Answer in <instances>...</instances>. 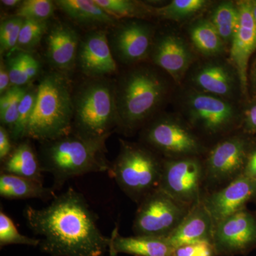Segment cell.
<instances>
[{
  "mask_svg": "<svg viewBox=\"0 0 256 256\" xmlns=\"http://www.w3.org/2000/svg\"><path fill=\"white\" fill-rule=\"evenodd\" d=\"M28 228L40 236V250L50 256H104L110 238L98 226V217L85 196L69 188L42 208L24 212Z\"/></svg>",
  "mask_w": 256,
  "mask_h": 256,
  "instance_id": "cell-1",
  "label": "cell"
},
{
  "mask_svg": "<svg viewBox=\"0 0 256 256\" xmlns=\"http://www.w3.org/2000/svg\"><path fill=\"white\" fill-rule=\"evenodd\" d=\"M104 137H84L72 131L68 134L42 142L40 156L42 170L53 176L52 188L57 191L72 178L89 173L108 172L106 142Z\"/></svg>",
  "mask_w": 256,
  "mask_h": 256,
  "instance_id": "cell-2",
  "label": "cell"
},
{
  "mask_svg": "<svg viewBox=\"0 0 256 256\" xmlns=\"http://www.w3.org/2000/svg\"><path fill=\"white\" fill-rule=\"evenodd\" d=\"M36 88L26 138L44 142L72 132L74 96L68 79L60 72H50L42 77Z\"/></svg>",
  "mask_w": 256,
  "mask_h": 256,
  "instance_id": "cell-3",
  "label": "cell"
},
{
  "mask_svg": "<svg viewBox=\"0 0 256 256\" xmlns=\"http://www.w3.org/2000/svg\"><path fill=\"white\" fill-rule=\"evenodd\" d=\"M74 131L84 137L112 134V130L120 124L116 88L106 79L85 82L74 96Z\"/></svg>",
  "mask_w": 256,
  "mask_h": 256,
  "instance_id": "cell-4",
  "label": "cell"
},
{
  "mask_svg": "<svg viewBox=\"0 0 256 256\" xmlns=\"http://www.w3.org/2000/svg\"><path fill=\"white\" fill-rule=\"evenodd\" d=\"M162 165L146 148L120 140V150L108 174L133 201L140 203L159 188Z\"/></svg>",
  "mask_w": 256,
  "mask_h": 256,
  "instance_id": "cell-5",
  "label": "cell"
},
{
  "mask_svg": "<svg viewBox=\"0 0 256 256\" xmlns=\"http://www.w3.org/2000/svg\"><path fill=\"white\" fill-rule=\"evenodd\" d=\"M164 92V84L152 70L141 68L128 74L116 88L120 124L128 128L140 124L159 105Z\"/></svg>",
  "mask_w": 256,
  "mask_h": 256,
  "instance_id": "cell-6",
  "label": "cell"
},
{
  "mask_svg": "<svg viewBox=\"0 0 256 256\" xmlns=\"http://www.w3.org/2000/svg\"><path fill=\"white\" fill-rule=\"evenodd\" d=\"M191 208L156 188L140 202L133 222V232L137 236L166 238Z\"/></svg>",
  "mask_w": 256,
  "mask_h": 256,
  "instance_id": "cell-7",
  "label": "cell"
},
{
  "mask_svg": "<svg viewBox=\"0 0 256 256\" xmlns=\"http://www.w3.org/2000/svg\"><path fill=\"white\" fill-rule=\"evenodd\" d=\"M202 168L194 158L168 161L162 164L159 188L184 204L192 207L202 201Z\"/></svg>",
  "mask_w": 256,
  "mask_h": 256,
  "instance_id": "cell-8",
  "label": "cell"
},
{
  "mask_svg": "<svg viewBox=\"0 0 256 256\" xmlns=\"http://www.w3.org/2000/svg\"><path fill=\"white\" fill-rule=\"evenodd\" d=\"M213 244L217 256L246 254L256 246V218L245 210L216 224Z\"/></svg>",
  "mask_w": 256,
  "mask_h": 256,
  "instance_id": "cell-9",
  "label": "cell"
},
{
  "mask_svg": "<svg viewBox=\"0 0 256 256\" xmlns=\"http://www.w3.org/2000/svg\"><path fill=\"white\" fill-rule=\"evenodd\" d=\"M256 194V180L242 174L230 182L226 188L214 192L203 200L214 226L244 210L246 203Z\"/></svg>",
  "mask_w": 256,
  "mask_h": 256,
  "instance_id": "cell-10",
  "label": "cell"
},
{
  "mask_svg": "<svg viewBox=\"0 0 256 256\" xmlns=\"http://www.w3.org/2000/svg\"><path fill=\"white\" fill-rule=\"evenodd\" d=\"M105 30H94L87 34L79 44L77 62L82 73L100 78L116 72L117 65Z\"/></svg>",
  "mask_w": 256,
  "mask_h": 256,
  "instance_id": "cell-11",
  "label": "cell"
},
{
  "mask_svg": "<svg viewBox=\"0 0 256 256\" xmlns=\"http://www.w3.org/2000/svg\"><path fill=\"white\" fill-rule=\"evenodd\" d=\"M239 21L232 38L230 57L238 73L242 92L247 87V70L250 57L256 50V24L252 12V2L238 3Z\"/></svg>",
  "mask_w": 256,
  "mask_h": 256,
  "instance_id": "cell-12",
  "label": "cell"
},
{
  "mask_svg": "<svg viewBox=\"0 0 256 256\" xmlns=\"http://www.w3.org/2000/svg\"><path fill=\"white\" fill-rule=\"evenodd\" d=\"M146 142L168 154L191 156L200 150V144L190 131L176 122L160 120L150 127Z\"/></svg>",
  "mask_w": 256,
  "mask_h": 256,
  "instance_id": "cell-13",
  "label": "cell"
},
{
  "mask_svg": "<svg viewBox=\"0 0 256 256\" xmlns=\"http://www.w3.org/2000/svg\"><path fill=\"white\" fill-rule=\"evenodd\" d=\"M245 146L242 140L232 138L218 143L206 162L207 175L214 182L238 178L245 164Z\"/></svg>",
  "mask_w": 256,
  "mask_h": 256,
  "instance_id": "cell-14",
  "label": "cell"
},
{
  "mask_svg": "<svg viewBox=\"0 0 256 256\" xmlns=\"http://www.w3.org/2000/svg\"><path fill=\"white\" fill-rule=\"evenodd\" d=\"M110 47L126 63H132L148 55L152 42V30L146 24L130 22L120 25L111 36Z\"/></svg>",
  "mask_w": 256,
  "mask_h": 256,
  "instance_id": "cell-15",
  "label": "cell"
},
{
  "mask_svg": "<svg viewBox=\"0 0 256 256\" xmlns=\"http://www.w3.org/2000/svg\"><path fill=\"white\" fill-rule=\"evenodd\" d=\"M214 223L203 200L192 206L178 228L166 240L174 248L202 242H213Z\"/></svg>",
  "mask_w": 256,
  "mask_h": 256,
  "instance_id": "cell-16",
  "label": "cell"
},
{
  "mask_svg": "<svg viewBox=\"0 0 256 256\" xmlns=\"http://www.w3.org/2000/svg\"><path fill=\"white\" fill-rule=\"evenodd\" d=\"M80 42L78 32L70 25H54L46 38V54L50 63L60 72L72 70L77 60Z\"/></svg>",
  "mask_w": 256,
  "mask_h": 256,
  "instance_id": "cell-17",
  "label": "cell"
},
{
  "mask_svg": "<svg viewBox=\"0 0 256 256\" xmlns=\"http://www.w3.org/2000/svg\"><path fill=\"white\" fill-rule=\"evenodd\" d=\"M188 106L193 119L210 132L223 129L234 117L232 106L214 96L195 94Z\"/></svg>",
  "mask_w": 256,
  "mask_h": 256,
  "instance_id": "cell-18",
  "label": "cell"
},
{
  "mask_svg": "<svg viewBox=\"0 0 256 256\" xmlns=\"http://www.w3.org/2000/svg\"><path fill=\"white\" fill-rule=\"evenodd\" d=\"M153 60L173 78H180L188 68L191 55L184 42L174 35L162 37L154 47Z\"/></svg>",
  "mask_w": 256,
  "mask_h": 256,
  "instance_id": "cell-19",
  "label": "cell"
},
{
  "mask_svg": "<svg viewBox=\"0 0 256 256\" xmlns=\"http://www.w3.org/2000/svg\"><path fill=\"white\" fill-rule=\"evenodd\" d=\"M111 242L118 254L132 256H172L174 248L166 238L137 236H122L118 224L111 234Z\"/></svg>",
  "mask_w": 256,
  "mask_h": 256,
  "instance_id": "cell-20",
  "label": "cell"
},
{
  "mask_svg": "<svg viewBox=\"0 0 256 256\" xmlns=\"http://www.w3.org/2000/svg\"><path fill=\"white\" fill-rule=\"evenodd\" d=\"M1 172L44 183L40 156L28 140L22 141L14 146L10 156L2 162Z\"/></svg>",
  "mask_w": 256,
  "mask_h": 256,
  "instance_id": "cell-21",
  "label": "cell"
},
{
  "mask_svg": "<svg viewBox=\"0 0 256 256\" xmlns=\"http://www.w3.org/2000/svg\"><path fill=\"white\" fill-rule=\"evenodd\" d=\"M0 196L6 200L40 198L48 201L57 196L53 188H47L36 180L10 174H0Z\"/></svg>",
  "mask_w": 256,
  "mask_h": 256,
  "instance_id": "cell-22",
  "label": "cell"
},
{
  "mask_svg": "<svg viewBox=\"0 0 256 256\" xmlns=\"http://www.w3.org/2000/svg\"><path fill=\"white\" fill-rule=\"evenodd\" d=\"M55 4L70 20L86 26L112 25L114 16L108 14L95 0H58Z\"/></svg>",
  "mask_w": 256,
  "mask_h": 256,
  "instance_id": "cell-23",
  "label": "cell"
},
{
  "mask_svg": "<svg viewBox=\"0 0 256 256\" xmlns=\"http://www.w3.org/2000/svg\"><path fill=\"white\" fill-rule=\"evenodd\" d=\"M195 82L203 90L216 95H228L232 80L228 70L220 65H208L196 74Z\"/></svg>",
  "mask_w": 256,
  "mask_h": 256,
  "instance_id": "cell-24",
  "label": "cell"
},
{
  "mask_svg": "<svg viewBox=\"0 0 256 256\" xmlns=\"http://www.w3.org/2000/svg\"><path fill=\"white\" fill-rule=\"evenodd\" d=\"M191 40L204 54L216 55L223 50V40L212 22L202 20L192 28Z\"/></svg>",
  "mask_w": 256,
  "mask_h": 256,
  "instance_id": "cell-25",
  "label": "cell"
},
{
  "mask_svg": "<svg viewBox=\"0 0 256 256\" xmlns=\"http://www.w3.org/2000/svg\"><path fill=\"white\" fill-rule=\"evenodd\" d=\"M238 21V6L232 2H223L216 8L210 22L222 40L230 41L236 32Z\"/></svg>",
  "mask_w": 256,
  "mask_h": 256,
  "instance_id": "cell-26",
  "label": "cell"
},
{
  "mask_svg": "<svg viewBox=\"0 0 256 256\" xmlns=\"http://www.w3.org/2000/svg\"><path fill=\"white\" fill-rule=\"evenodd\" d=\"M40 239L30 238L18 232L16 226L10 216L1 210L0 212V247L11 245H23L37 247Z\"/></svg>",
  "mask_w": 256,
  "mask_h": 256,
  "instance_id": "cell-27",
  "label": "cell"
},
{
  "mask_svg": "<svg viewBox=\"0 0 256 256\" xmlns=\"http://www.w3.org/2000/svg\"><path fill=\"white\" fill-rule=\"evenodd\" d=\"M37 88H28L24 94L20 107H18V120L13 130L10 133L13 141L18 142L26 138V130L28 122L34 107L35 101L36 98Z\"/></svg>",
  "mask_w": 256,
  "mask_h": 256,
  "instance_id": "cell-28",
  "label": "cell"
},
{
  "mask_svg": "<svg viewBox=\"0 0 256 256\" xmlns=\"http://www.w3.org/2000/svg\"><path fill=\"white\" fill-rule=\"evenodd\" d=\"M54 5L50 0H26L22 2L16 16L24 20L46 22L54 14Z\"/></svg>",
  "mask_w": 256,
  "mask_h": 256,
  "instance_id": "cell-29",
  "label": "cell"
},
{
  "mask_svg": "<svg viewBox=\"0 0 256 256\" xmlns=\"http://www.w3.org/2000/svg\"><path fill=\"white\" fill-rule=\"evenodd\" d=\"M204 0H173L169 4L160 8V16L172 20H181L192 16L206 4Z\"/></svg>",
  "mask_w": 256,
  "mask_h": 256,
  "instance_id": "cell-30",
  "label": "cell"
},
{
  "mask_svg": "<svg viewBox=\"0 0 256 256\" xmlns=\"http://www.w3.org/2000/svg\"><path fill=\"white\" fill-rule=\"evenodd\" d=\"M46 30V22L24 20L16 47L22 48L24 52L32 50L40 43Z\"/></svg>",
  "mask_w": 256,
  "mask_h": 256,
  "instance_id": "cell-31",
  "label": "cell"
},
{
  "mask_svg": "<svg viewBox=\"0 0 256 256\" xmlns=\"http://www.w3.org/2000/svg\"><path fill=\"white\" fill-rule=\"evenodd\" d=\"M108 14L112 16H132L137 14L138 8L134 2L128 0H95Z\"/></svg>",
  "mask_w": 256,
  "mask_h": 256,
  "instance_id": "cell-32",
  "label": "cell"
},
{
  "mask_svg": "<svg viewBox=\"0 0 256 256\" xmlns=\"http://www.w3.org/2000/svg\"><path fill=\"white\" fill-rule=\"evenodd\" d=\"M172 256H217L213 242H202L175 248Z\"/></svg>",
  "mask_w": 256,
  "mask_h": 256,
  "instance_id": "cell-33",
  "label": "cell"
},
{
  "mask_svg": "<svg viewBox=\"0 0 256 256\" xmlns=\"http://www.w3.org/2000/svg\"><path fill=\"white\" fill-rule=\"evenodd\" d=\"M28 89L24 86L18 87V92L8 110L5 111L4 114H0L1 122L2 124V126L6 128L10 133H11L14 129L15 124L18 120V107Z\"/></svg>",
  "mask_w": 256,
  "mask_h": 256,
  "instance_id": "cell-34",
  "label": "cell"
},
{
  "mask_svg": "<svg viewBox=\"0 0 256 256\" xmlns=\"http://www.w3.org/2000/svg\"><path fill=\"white\" fill-rule=\"evenodd\" d=\"M24 52H20L8 58L6 64L12 86H22Z\"/></svg>",
  "mask_w": 256,
  "mask_h": 256,
  "instance_id": "cell-35",
  "label": "cell"
},
{
  "mask_svg": "<svg viewBox=\"0 0 256 256\" xmlns=\"http://www.w3.org/2000/svg\"><path fill=\"white\" fill-rule=\"evenodd\" d=\"M40 64L38 60L33 56L24 52V68L22 79V86L31 82L40 73Z\"/></svg>",
  "mask_w": 256,
  "mask_h": 256,
  "instance_id": "cell-36",
  "label": "cell"
},
{
  "mask_svg": "<svg viewBox=\"0 0 256 256\" xmlns=\"http://www.w3.org/2000/svg\"><path fill=\"white\" fill-rule=\"evenodd\" d=\"M12 138L9 131L3 126L0 127V160L1 162H4L14 148L12 146Z\"/></svg>",
  "mask_w": 256,
  "mask_h": 256,
  "instance_id": "cell-37",
  "label": "cell"
},
{
  "mask_svg": "<svg viewBox=\"0 0 256 256\" xmlns=\"http://www.w3.org/2000/svg\"><path fill=\"white\" fill-rule=\"evenodd\" d=\"M20 18L15 16L14 18L3 20L0 26V46L4 44L10 34L12 31Z\"/></svg>",
  "mask_w": 256,
  "mask_h": 256,
  "instance_id": "cell-38",
  "label": "cell"
},
{
  "mask_svg": "<svg viewBox=\"0 0 256 256\" xmlns=\"http://www.w3.org/2000/svg\"><path fill=\"white\" fill-rule=\"evenodd\" d=\"M18 87L20 86H11L4 94L1 96V98H0V114H4L5 111L8 110L10 104L12 102L16 92H18Z\"/></svg>",
  "mask_w": 256,
  "mask_h": 256,
  "instance_id": "cell-39",
  "label": "cell"
},
{
  "mask_svg": "<svg viewBox=\"0 0 256 256\" xmlns=\"http://www.w3.org/2000/svg\"><path fill=\"white\" fill-rule=\"evenodd\" d=\"M11 86L9 72L6 64L2 62L1 66H0V94L1 95L4 94Z\"/></svg>",
  "mask_w": 256,
  "mask_h": 256,
  "instance_id": "cell-40",
  "label": "cell"
},
{
  "mask_svg": "<svg viewBox=\"0 0 256 256\" xmlns=\"http://www.w3.org/2000/svg\"><path fill=\"white\" fill-rule=\"evenodd\" d=\"M244 174L256 180V152L250 156L246 166Z\"/></svg>",
  "mask_w": 256,
  "mask_h": 256,
  "instance_id": "cell-41",
  "label": "cell"
},
{
  "mask_svg": "<svg viewBox=\"0 0 256 256\" xmlns=\"http://www.w3.org/2000/svg\"><path fill=\"white\" fill-rule=\"evenodd\" d=\"M246 118L248 124L254 130H256V106H252L247 111Z\"/></svg>",
  "mask_w": 256,
  "mask_h": 256,
  "instance_id": "cell-42",
  "label": "cell"
},
{
  "mask_svg": "<svg viewBox=\"0 0 256 256\" xmlns=\"http://www.w3.org/2000/svg\"><path fill=\"white\" fill-rule=\"evenodd\" d=\"M2 4L8 8H15V6H20L21 4L22 1L20 0H3L1 1Z\"/></svg>",
  "mask_w": 256,
  "mask_h": 256,
  "instance_id": "cell-43",
  "label": "cell"
},
{
  "mask_svg": "<svg viewBox=\"0 0 256 256\" xmlns=\"http://www.w3.org/2000/svg\"><path fill=\"white\" fill-rule=\"evenodd\" d=\"M108 256H118L119 254L114 250V246H112V242H110V246H109Z\"/></svg>",
  "mask_w": 256,
  "mask_h": 256,
  "instance_id": "cell-44",
  "label": "cell"
},
{
  "mask_svg": "<svg viewBox=\"0 0 256 256\" xmlns=\"http://www.w3.org/2000/svg\"><path fill=\"white\" fill-rule=\"evenodd\" d=\"M252 16H254V20H255L256 24V1L252 2Z\"/></svg>",
  "mask_w": 256,
  "mask_h": 256,
  "instance_id": "cell-45",
  "label": "cell"
}]
</instances>
